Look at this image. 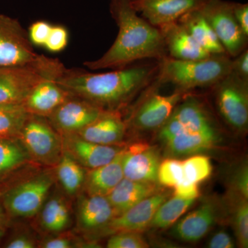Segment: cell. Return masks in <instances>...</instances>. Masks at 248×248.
<instances>
[{
	"label": "cell",
	"instance_id": "obj_3",
	"mask_svg": "<svg viewBox=\"0 0 248 248\" xmlns=\"http://www.w3.org/2000/svg\"><path fill=\"white\" fill-rule=\"evenodd\" d=\"M232 59L227 54L194 60L167 56L159 60L156 80L161 85L172 84L175 90L184 92L210 89L231 73Z\"/></svg>",
	"mask_w": 248,
	"mask_h": 248
},
{
	"label": "cell",
	"instance_id": "obj_5",
	"mask_svg": "<svg viewBox=\"0 0 248 248\" xmlns=\"http://www.w3.org/2000/svg\"><path fill=\"white\" fill-rule=\"evenodd\" d=\"M210 89L222 120L234 131L246 133L248 126V82L231 72Z\"/></svg>",
	"mask_w": 248,
	"mask_h": 248
},
{
	"label": "cell",
	"instance_id": "obj_7",
	"mask_svg": "<svg viewBox=\"0 0 248 248\" xmlns=\"http://www.w3.org/2000/svg\"><path fill=\"white\" fill-rule=\"evenodd\" d=\"M32 46L18 19L0 14V66H42L53 60L36 53Z\"/></svg>",
	"mask_w": 248,
	"mask_h": 248
},
{
	"label": "cell",
	"instance_id": "obj_27",
	"mask_svg": "<svg viewBox=\"0 0 248 248\" xmlns=\"http://www.w3.org/2000/svg\"><path fill=\"white\" fill-rule=\"evenodd\" d=\"M57 166V175L68 195H76L84 187L86 172L84 167L63 151Z\"/></svg>",
	"mask_w": 248,
	"mask_h": 248
},
{
	"label": "cell",
	"instance_id": "obj_24",
	"mask_svg": "<svg viewBox=\"0 0 248 248\" xmlns=\"http://www.w3.org/2000/svg\"><path fill=\"white\" fill-rule=\"evenodd\" d=\"M157 192L154 183L138 182L124 178L107 196L116 216Z\"/></svg>",
	"mask_w": 248,
	"mask_h": 248
},
{
	"label": "cell",
	"instance_id": "obj_12",
	"mask_svg": "<svg viewBox=\"0 0 248 248\" xmlns=\"http://www.w3.org/2000/svg\"><path fill=\"white\" fill-rule=\"evenodd\" d=\"M103 111L92 103L71 94L46 119L62 136L78 133L94 122Z\"/></svg>",
	"mask_w": 248,
	"mask_h": 248
},
{
	"label": "cell",
	"instance_id": "obj_9",
	"mask_svg": "<svg viewBox=\"0 0 248 248\" xmlns=\"http://www.w3.org/2000/svg\"><path fill=\"white\" fill-rule=\"evenodd\" d=\"M193 91L187 93L174 108L172 115L158 130V137L166 142L183 132H204L218 128L215 117Z\"/></svg>",
	"mask_w": 248,
	"mask_h": 248
},
{
	"label": "cell",
	"instance_id": "obj_25",
	"mask_svg": "<svg viewBox=\"0 0 248 248\" xmlns=\"http://www.w3.org/2000/svg\"><path fill=\"white\" fill-rule=\"evenodd\" d=\"M178 22L185 28L192 38L211 55L227 54L213 28L200 9L192 10L179 18Z\"/></svg>",
	"mask_w": 248,
	"mask_h": 248
},
{
	"label": "cell",
	"instance_id": "obj_14",
	"mask_svg": "<svg viewBox=\"0 0 248 248\" xmlns=\"http://www.w3.org/2000/svg\"><path fill=\"white\" fill-rule=\"evenodd\" d=\"M61 137L63 151L88 170L108 164L124 149L120 145L107 146L86 141L76 134Z\"/></svg>",
	"mask_w": 248,
	"mask_h": 248
},
{
	"label": "cell",
	"instance_id": "obj_19",
	"mask_svg": "<svg viewBox=\"0 0 248 248\" xmlns=\"http://www.w3.org/2000/svg\"><path fill=\"white\" fill-rule=\"evenodd\" d=\"M218 219V208L206 201L177 222L173 234L186 242H196L204 237Z\"/></svg>",
	"mask_w": 248,
	"mask_h": 248
},
{
	"label": "cell",
	"instance_id": "obj_34",
	"mask_svg": "<svg viewBox=\"0 0 248 248\" xmlns=\"http://www.w3.org/2000/svg\"><path fill=\"white\" fill-rule=\"evenodd\" d=\"M108 248H146L149 245L140 232L121 231L113 233L108 241Z\"/></svg>",
	"mask_w": 248,
	"mask_h": 248
},
{
	"label": "cell",
	"instance_id": "obj_44",
	"mask_svg": "<svg viewBox=\"0 0 248 248\" xmlns=\"http://www.w3.org/2000/svg\"><path fill=\"white\" fill-rule=\"evenodd\" d=\"M6 217H7V215H6L4 207L1 204V200H0V239H1L5 231Z\"/></svg>",
	"mask_w": 248,
	"mask_h": 248
},
{
	"label": "cell",
	"instance_id": "obj_2",
	"mask_svg": "<svg viewBox=\"0 0 248 248\" xmlns=\"http://www.w3.org/2000/svg\"><path fill=\"white\" fill-rule=\"evenodd\" d=\"M111 16L119 31L110 48L100 58L85 62L89 69L123 68L144 60H160L168 56L159 28L139 16L130 0H111Z\"/></svg>",
	"mask_w": 248,
	"mask_h": 248
},
{
	"label": "cell",
	"instance_id": "obj_43",
	"mask_svg": "<svg viewBox=\"0 0 248 248\" xmlns=\"http://www.w3.org/2000/svg\"><path fill=\"white\" fill-rule=\"evenodd\" d=\"M5 247L7 248H36L35 240L25 234H21L10 240Z\"/></svg>",
	"mask_w": 248,
	"mask_h": 248
},
{
	"label": "cell",
	"instance_id": "obj_22",
	"mask_svg": "<svg viewBox=\"0 0 248 248\" xmlns=\"http://www.w3.org/2000/svg\"><path fill=\"white\" fill-rule=\"evenodd\" d=\"M220 135L218 129L204 132H183L164 142L172 156H191L208 151L215 146Z\"/></svg>",
	"mask_w": 248,
	"mask_h": 248
},
{
	"label": "cell",
	"instance_id": "obj_35",
	"mask_svg": "<svg viewBox=\"0 0 248 248\" xmlns=\"http://www.w3.org/2000/svg\"><path fill=\"white\" fill-rule=\"evenodd\" d=\"M68 43V32L63 26H53L45 48L51 53H59L64 50Z\"/></svg>",
	"mask_w": 248,
	"mask_h": 248
},
{
	"label": "cell",
	"instance_id": "obj_29",
	"mask_svg": "<svg viewBox=\"0 0 248 248\" xmlns=\"http://www.w3.org/2000/svg\"><path fill=\"white\" fill-rule=\"evenodd\" d=\"M195 200H186L173 196L165 201L156 210L149 227L165 229L172 226L195 203Z\"/></svg>",
	"mask_w": 248,
	"mask_h": 248
},
{
	"label": "cell",
	"instance_id": "obj_39",
	"mask_svg": "<svg viewBox=\"0 0 248 248\" xmlns=\"http://www.w3.org/2000/svg\"><path fill=\"white\" fill-rule=\"evenodd\" d=\"M233 184L234 186V192L248 200V169L247 165H243L235 173Z\"/></svg>",
	"mask_w": 248,
	"mask_h": 248
},
{
	"label": "cell",
	"instance_id": "obj_4",
	"mask_svg": "<svg viewBox=\"0 0 248 248\" xmlns=\"http://www.w3.org/2000/svg\"><path fill=\"white\" fill-rule=\"evenodd\" d=\"M66 70L58 59L42 66H0V107L23 106L36 84L46 78L58 79Z\"/></svg>",
	"mask_w": 248,
	"mask_h": 248
},
{
	"label": "cell",
	"instance_id": "obj_26",
	"mask_svg": "<svg viewBox=\"0 0 248 248\" xmlns=\"http://www.w3.org/2000/svg\"><path fill=\"white\" fill-rule=\"evenodd\" d=\"M31 160L18 137H0V183Z\"/></svg>",
	"mask_w": 248,
	"mask_h": 248
},
{
	"label": "cell",
	"instance_id": "obj_16",
	"mask_svg": "<svg viewBox=\"0 0 248 248\" xmlns=\"http://www.w3.org/2000/svg\"><path fill=\"white\" fill-rule=\"evenodd\" d=\"M169 198L166 192H157L147 197L126 211L117 215L105 228L106 232L115 233L121 231L141 232L150 226L156 210Z\"/></svg>",
	"mask_w": 248,
	"mask_h": 248
},
{
	"label": "cell",
	"instance_id": "obj_30",
	"mask_svg": "<svg viewBox=\"0 0 248 248\" xmlns=\"http://www.w3.org/2000/svg\"><path fill=\"white\" fill-rule=\"evenodd\" d=\"M29 115L22 105L0 107V137H17Z\"/></svg>",
	"mask_w": 248,
	"mask_h": 248
},
{
	"label": "cell",
	"instance_id": "obj_20",
	"mask_svg": "<svg viewBox=\"0 0 248 248\" xmlns=\"http://www.w3.org/2000/svg\"><path fill=\"white\" fill-rule=\"evenodd\" d=\"M161 31L170 58L180 60H200L210 56L192 38L179 22L169 23L158 27Z\"/></svg>",
	"mask_w": 248,
	"mask_h": 248
},
{
	"label": "cell",
	"instance_id": "obj_6",
	"mask_svg": "<svg viewBox=\"0 0 248 248\" xmlns=\"http://www.w3.org/2000/svg\"><path fill=\"white\" fill-rule=\"evenodd\" d=\"M17 137L31 160L48 166L58 164L63 153L62 137L46 117L29 114Z\"/></svg>",
	"mask_w": 248,
	"mask_h": 248
},
{
	"label": "cell",
	"instance_id": "obj_33",
	"mask_svg": "<svg viewBox=\"0 0 248 248\" xmlns=\"http://www.w3.org/2000/svg\"><path fill=\"white\" fill-rule=\"evenodd\" d=\"M184 179L185 178L182 160L169 158L160 163L157 182L161 185L174 187Z\"/></svg>",
	"mask_w": 248,
	"mask_h": 248
},
{
	"label": "cell",
	"instance_id": "obj_38",
	"mask_svg": "<svg viewBox=\"0 0 248 248\" xmlns=\"http://www.w3.org/2000/svg\"><path fill=\"white\" fill-rule=\"evenodd\" d=\"M174 196L186 200H197L200 195L197 184L187 182L184 179L174 187Z\"/></svg>",
	"mask_w": 248,
	"mask_h": 248
},
{
	"label": "cell",
	"instance_id": "obj_36",
	"mask_svg": "<svg viewBox=\"0 0 248 248\" xmlns=\"http://www.w3.org/2000/svg\"><path fill=\"white\" fill-rule=\"evenodd\" d=\"M53 25L46 21H37L31 24L28 32L32 45L45 47Z\"/></svg>",
	"mask_w": 248,
	"mask_h": 248
},
{
	"label": "cell",
	"instance_id": "obj_18",
	"mask_svg": "<svg viewBox=\"0 0 248 248\" xmlns=\"http://www.w3.org/2000/svg\"><path fill=\"white\" fill-rule=\"evenodd\" d=\"M71 94L55 78H46L28 94L23 107L31 115L48 117Z\"/></svg>",
	"mask_w": 248,
	"mask_h": 248
},
{
	"label": "cell",
	"instance_id": "obj_1",
	"mask_svg": "<svg viewBox=\"0 0 248 248\" xmlns=\"http://www.w3.org/2000/svg\"><path fill=\"white\" fill-rule=\"evenodd\" d=\"M159 60L135 62L107 73L67 69L56 79L70 94L104 110L120 111L155 81Z\"/></svg>",
	"mask_w": 248,
	"mask_h": 248
},
{
	"label": "cell",
	"instance_id": "obj_37",
	"mask_svg": "<svg viewBox=\"0 0 248 248\" xmlns=\"http://www.w3.org/2000/svg\"><path fill=\"white\" fill-rule=\"evenodd\" d=\"M231 72L240 79L248 82V49L232 59Z\"/></svg>",
	"mask_w": 248,
	"mask_h": 248
},
{
	"label": "cell",
	"instance_id": "obj_32",
	"mask_svg": "<svg viewBox=\"0 0 248 248\" xmlns=\"http://www.w3.org/2000/svg\"><path fill=\"white\" fill-rule=\"evenodd\" d=\"M236 203L233 210L232 223L238 244L248 247V204L247 199L234 192Z\"/></svg>",
	"mask_w": 248,
	"mask_h": 248
},
{
	"label": "cell",
	"instance_id": "obj_28",
	"mask_svg": "<svg viewBox=\"0 0 248 248\" xmlns=\"http://www.w3.org/2000/svg\"><path fill=\"white\" fill-rule=\"evenodd\" d=\"M41 213V224L51 232H60L69 226L71 221L69 208L66 201L55 196L44 204Z\"/></svg>",
	"mask_w": 248,
	"mask_h": 248
},
{
	"label": "cell",
	"instance_id": "obj_23",
	"mask_svg": "<svg viewBox=\"0 0 248 248\" xmlns=\"http://www.w3.org/2000/svg\"><path fill=\"white\" fill-rule=\"evenodd\" d=\"M123 151L108 164L86 172L84 187L87 195L107 196L124 179Z\"/></svg>",
	"mask_w": 248,
	"mask_h": 248
},
{
	"label": "cell",
	"instance_id": "obj_40",
	"mask_svg": "<svg viewBox=\"0 0 248 248\" xmlns=\"http://www.w3.org/2000/svg\"><path fill=\"white\" fill-rule=\"evenodd\" d=\"M233 14L244 33L248 37V4L232 1Z\"/></svg>",
	"mask_w": 248,
	"mask_h": 248
},
{
	"label": "cell",
	"instance_id": "obj_17",
	"mask_svg": "<svg viewBox=\"0 0 248 248\" xmlns=\"http://www.w3.org/2000/svg\"><path fill=\"white\" fill-rule=\"evenodd\" d=\"M126 128L120 111L104 110L94 122L76 135L93 143L119 146L123 141Z\"/></svg>",
	"mask_w": 248,
	"mask_h": 248
},
{
	"label": "cell",
	"instance_id": "obj_31",
	"mask_svg": "<svg viewBox=\"0 0 248 248\" xmlns=\"http://www.w3.org/2000/svg\"><path fill=\"white\" fill-rule=\"evenodd\" d=\"M184 178L187 182L199 184L212 174L213 166L208 156L200 154L191 155L183 161Z\"/></svg>",
	"mask_w": 248,
	"mask_h": 248
},
{
	"label": "cell",
	"instance_id": "obj_21",
	"mask_svg": "<svg viewBox=\"0 0 248 248\" xmlns=\"http://www.w3.org/2000/svg\"><path fill=\"white\" fill-rule=\"evenodd\" d=\"M78 224L85 232L104 230L116 216L107 196L89 195L78 201Z\"/></svg>",
	"mask_w": 248,
	"mask_h": 248
},
{
	"label": "cell",
	"instance_id": "obj_11",
	"mask_svg": "<svg viewBox=\"0 0 248 248\" xmlns=\"http://www.w3.org/2000/svg\"><path fill=\"white\" fill-rule=\"evenodd\" d=\"M200 9L228 56L234 58L248 48V37L235 19L232 1L206 0Z\"/></svg>",
	"mask_w": 248,
	"mask_h": 248
},
{
	"label": "cell",
	"instance_id": "obj_15",
	"mask_svg": "<svg viewBox=\"0 0 248 248\" xmlns=\"http://www.w3.org/2000/svg\"><path fill=\"white\" fill-rule=\"evenodd\" d=\"M134 9L152 25L159 27L177 22L192 10L200 9L206 0H130Z\"/></svg>",
	"mask_w": 248,
	"mask_h": 248
},
{
	"label": "cell",
	"instance_id": "obj_10",
	"mask_svg": "<svg viewBox=\"0 0 248 248\" xmlns=\"http://www.w3.org/2000/svg\"><path fill=\"white\" fill-rule=\"evenodd\" d=\"M161 86L156 78L145 90L144 99L129 120L132 128L139 131H158L172 115L176 106L189 93L175 90L172 94L163 95L157 92Z\"/></svg>",
	"mask_w": 248,
	"mask_h": 248
},
{
	"label": "cell",
	"instance_id": "obj_42",
	"mask_svg": "<svg viewBox=\"0 0 248 248\" xmlns=\"http://www.w3.org/2000/svg\"><path fill=\"white\" fill-rule=\"evenodd\" d=\"M43 248H78L76 240L68 236H58L45 240L40 245Z\"/></svg>",
	"mask_w": 248,
	"mask_h": 248
},
{
	"label": "cell",
	"instance_id": "obj_41",
	"mask_svg": "<svg viewBox=\"0 0 248 248\" xmlns=\"http://www.w3.org/2000/svg\"><path fill=\"white\" fill-rule=\"evenodd\" d=\"M234 246L232 238L225 231H220L215 233L208 244V247L210 248H233Z\"/></svg>",
	"mask_w": 248,
	"mask_h": 248
},
{
	"label": "cell",
	"instance_id": "obj_8",
	"mask_svg": "<svg viewBox=\"0 0 248 248\" xmlns=\"http://www.w3.org/2000/svg\"><path fill=\"white\" fill-rule=\"evenodd\" d=\"M53 183L51 174L44 172L5 189L0 193V200L6 215L21 218L35 215L45 204Z\"/></svg>",
	"mask_w": 248,
	"mask_h": 248
},
{
	"label": "cell",
	"instance_id": "obj_13",
	"mask_svg": "<svg viewBox=\"0 0 248 248\" xmlns=\"http://www.w3.org/2000/svg\"><path fill=\"white\" fill-rule=\"evenodd\" d=\"M160 163L159 152L146 143H135L122 153L124 178L131 180L155 184Z\"/></svg>",
	"mask_w": 248,
	"mask_h": 248
}]
</instances>
